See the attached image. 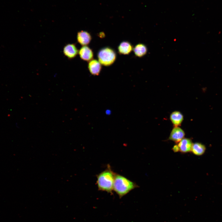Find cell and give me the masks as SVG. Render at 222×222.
Returning <instances> with one entry per match:
<instances>
[{"instance_id": "obj_1", "label": "cell", "mask_w": 222, "mask_h": 222, "mask_svg": "<svg viewBox=\"0 0 222 222\" xmlns=\"http://www.w3.org/2000/svg\"><path fill=\"white\" fill-rule=\"evenodd\" d=\"M116 173L109 165L106 169L97 175V184L99 190L112 193Z\"/></svg>"}, {"instance_id": "obj_2", "label": "cell", "mask_w": 222, "mask_h": 222, "mask_svg": "<svg viewBox=\"0 0 222 222\" xmlns=\"http://www.w3.org/2000/svg\"><path fill=\"white\" fill-rule=\"evenodd\" d=\"M138 187L135 183L125 177L116 174L113 185V190L121 198L131 190Z\"/></svg>"}, {"instance_id": "obj_3", "label": "cell", "mask_w": 222, "mask_h": 222, "mask_svg": "<svg viewBox=\"0 0 222 222\" xmlns=\"http://www.w3.org/2000/svg\"><path fill=\"white\" fill-rule=\"evenodd\" d=\"M99 61L101 64L109 66L115 61L116 54L114 51L109 47H105L101 49L97 54Z\"/></svg>"}, {"instance_id": "obj_4", "label": "cell", "mask_w": 222, "mask_h": 222, "mask_svg": "<svg viewBox=\"0 0 222 222\" xmlns=\"http://www.w3.org/2000/svg\"><path fill=\"white\" fill-rule=\"evenodd\" d=\"M184 131L178 126H175L171 130L168 140L173 141L176 143H179L185 136Z\"/></svg>"}, {"instance_id": "obj_5", "label": "cell", "mask_w": 222, "mask_h": 222, "mask_svg": "<svg viewBox=\"0 0 222 222\" xmlns=\"http://www.w3.org/2000/svg\"><path fill=\"white\" fill-rule=\"evenodd\" d=\"M64 55L69 59L75 57L77 55L78 51L75 44L68 43L64 47L63 49Z\"/></svg>"}, {"instance_id": "obj_6", "label": "cell", "mask_w": 222, "mask_h": 222, "mask_svg": "<svg viewBox=\"0 0 222 222\" xmlns=\"http://www.w3.org/2000/svg\"><path fill=\"white\" fill-rule=\"evenodd\" d=\"M80 58L84 61H89L92 59L93 53L92 50L86 45L81 47L78 51Z\"/></svg>"}, {"instance_id": "obj_7", "label": "cell", "mask_w": 222, "mask_h": 222, "mask_svg": "<svg viewBox=\"0 0 222 222\" xmlns=\"http://www.w3.org/2000/svg\"><path fill=\"white\" fill-rule=\"evenodd\" d=\"M92 37L90 34L84 31H81L77 33V40L79 43L82 46H86L90 42Z\"/></svg>"}, {"instance_id": "obj_8", "label": "cell", "mask_w": 222, "mask_h": 222, "mask_svg": "<svg viewBox=\"0 0 222 222\" xmlns=\"http://www.w3.org/2000/svg\"><path fill=\"white\" fill-rule=\"evenodd\" d=\"M193 143L191 139L183 138L177 144L179 152L182 153H186L191 151Z\"/></svg>"}, {"instance_id": "obj_9", "label": "cell", "mask_w": 222, "mask_h": 222, "mask_svg": "<svg viewBox=\"0 0 222 222\" xmlns=\"http://www.w3.org/2000/svg\"><path fill=\"white\" fill-rule=\"evenodd\" d=\"M88 67L90 73L93 75H98L101 69V64L97 60L92 59L89 61Z\"/></svg>"}, {"instance_id": "obj_10", "label": "cell", "mask_w": 222, "mask_h": 222, "mask_svg": "<svg viewBox=\"0 0 222 222\" xmlns=\"http://www.w3.org/2000/svg\"><path fill=\"white\" fill-rule=\"evenodd\" d=\"M170 120L175 126H178L181 125L183 119V114L180 112L175 111L170 115Z\"/></svg>"}, {"instance_id": "obj_11", "label": "cell", "mask_w": 222, "mask_h": 222, "mask_svg": "<svg viewBox=\"0 0 222 222\" xmlns=\"http://www.w3.org/2000/svg\"><path fill=\"white\" fill-rule=\"evenodd\" d=\"M133 49V46L131 44L126 41L122 42L118 47V52L121 54H128L132 51Z\"/></svg>"}, {"instance_id": "obj_12", "label": "cell", "mask_w": 222, "mask_h": 222, "mask_svg": "<svg viewBox=\"0 0 222 222\" xmlns=\"http://www.w3.org/2000/svg\"><path fill=\"white\" fill-rule=\"evenodd\" d=\"M206 147L202 144L195 142L193 144L191 151L195 155L200 156L203 155L205 152Z\"/></svg>"}, {"instance_id": "obj_13", "label": "cell", "mask_w": 222, "mask_h": 222, "mask_svg": "<svg viewBox=\"0 0 222 222\" xmlns=\"http://www.w3.org/2000/svg\"><path fill=\"white\" fill-rule=\"evenodd\" d=\"M134 52L137 56L142 57L144 56L147 52V48L143 44L139 43L133 49Z\"/></svg>"}, {"instance_id": "obj_14", "label": "cell", "mask_w": 222, "mask_h": 222, "mask_svg": "<svg viewBox=\"0 0 222 222\" xmlns=\"http://www.w3.org/2000/svg\"><path fill=\"white\" fill-rule=\"evenodd\" d=\"M172 150L175 153L179 151V146L178 145H174L172 148Z\"/></svg>"}]
</instances>
